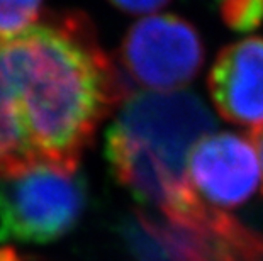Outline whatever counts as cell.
Instances as JSON below:
<instances>
[{"mask_svg":"<svg viewBox=\"0 0 263 261\" xmlns=\"http://www.w3.org/2000/svg\"><path fill=\"white\" fill-rule=\"evenodd\" d=\"M0 68L36 156L68 168H78L100 121L133 95L83 12L53 14L0 39Z\"/></svg>","mask_w":263,"mask_h":261,"instance_id":"1","label":"cell"},{"mask_svg":"<svg viewBox=\"0 0 263 261\" xmlns=\"http://www.w3.org/2000/svg\"><path fill=\"white\" fill-rule=\"evenodd\" d=\"M217 122L192 92L134 93L105 132L104 154L116 182L168 220L200 202L187 178L192 148Z\"/></svg>","mask_w":263,"mask_h":261,"instance_id":"2","label":"cell"},{"mask_svg":"<svg viewBox=\"0 0 263 261\" xmlns=\"http://www.w3.org/2000/svg\"><path fill=\"white\" fill-rule=\"evenodd\" d=\"M88 204L78 168L36 159L0 173V243L48 244L70 234Z\"/></svg>","mask_w":263,"mask_h":261,"instance_id":"3","label":"cell"},{"mask_svg":"<svg viewBox=\"0 0 263 261\" xmlns=\"http://www.w3.org/2000/svg\"><path fill=\"white\" fill-rule=\"evenodd\" d=\"M205 59L204 43L189 21L160 14L134 24L119 46L122 75L148 90H177L192 82Z\"/></svg>","mask_w":263,"mask_h":261,"instance_id":"4","label":"cell"},{"mask_svg":"<svg viewBox=\"0 0 263 261\" xmlns=\"http://www.w3.org/2000/svg\"><path fill=\"white\" fill-rule=\"evenodd\" d=\"M260 158L253 139L233 132L202 137L189 154L187 178L197 197L212 209H234L260 187Z\"/></svg>","mask_w":263,"mask_h":261,"instance_id":"5","label":"cell"},{"mask_svg":"<svg viewBox=\"0 0 263 261\" xmlns=\"http://www.w3.org/2000/svg\"><path fill=\"white\" fill-rule=\"evenodd\" d=\"M222 119L251 134L263 129V37H246L222 48L207 78Z\"/></svg>","mask_w":263,"mask_h":261,"instance_id":"6","label":"cell"},{"mask_svg":"<svg viewBox=\"0 0 263 261\" xmlns=\"http://www.w3.org/2000/svg\"><path fill=\"white\" fill-rule=\"evenodd\" d=\"M39 159L27 137L12 85L0 68V173Z\"/></svg>","mask_w":263,"mask_h":261,"instance_id":"7","label":"cell"},{"mask_svg":"<svg viewBox=\"0 0 263 261\" xmlns=\"http://www.w3.org/2000/svg\"><path fill=\"white\" fill-rule=\"evenodd\" d=\"M44 0H0V39L31 29L43 12Z\"/></svg>","mask_w":263,"mask_h":261,"instance_id":"8","label":"cell"},{"mask_svg":"<svg viewBox=\"0 0 263 261\" xmlns=\"http://www.w3.org/2000/svg\"><path fill=\"white\" fill-rule=\"evenodd\" d=\"M219 14L229 29L250 32L263 24V0H219Z\"/></svg>","mask_w":263,"mask_h":261,"instance_id":"9","label":"cell"},{"mask_svg":"<svg viewBox=\"0 0 263 261\" xmlns=\"http://www.w3.org/2000/svg\"><path fill=\"white\" fill-rule=\"evenodd\" d=\"M116 9L126 14H149L166 7L172 0H109Z\"/></svg>","mask_w":263,"mask_h":261,"instance_id":"10","label":"cell"},{"mask_svg":"<svg viewBox=\"0 0 263 261\" xmlns=\"http://www.w3.org/2000/svg\"><path fill=\"white\" fill-rule=\"evenodd\" d=\"M251 139L256 143V151H258V158H260V165H261V171H263V129L251 134Z\"/></svg>","mask_w":263,"mask_h":261,"instance_id":"11","label":"cell"}]
</instances>
